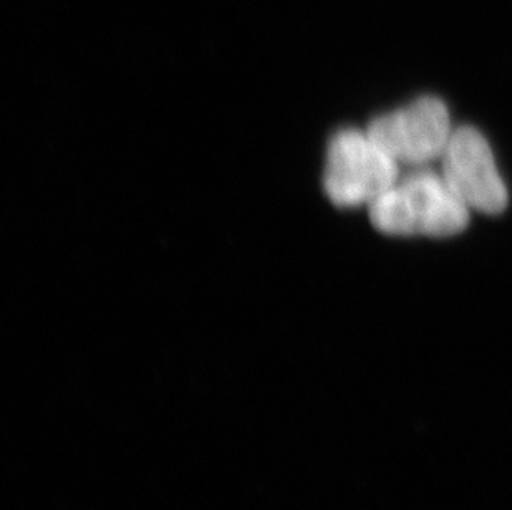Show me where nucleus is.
Returning <instances> with one entry per match:
<instances>
[{"label":"nucleus","mask_w":512,"mask_h":510,"mask_svg":"<svg viewBox=\"0 0 512 510\" xmlns=\"http://www.w3.org/2000/svg\"><path fill=\"white\" fill-rule=\"evenodd\" d=\"M368 209L375 229L388 236H456L471 212L441 174L423 168L400 176Z\"/></svg>","instance_id":"1"},{"label":"nucleus","mask_w":512,"mask_h":510,"mask_svg":"<svg viewBox=\"0 0 512 510\" xmlns=\"http://www.w3.org/2000/svg\"><path fill=\"white\" fill-rule=\"evenodd\" d=\"M440 161L441 176L469 209L496 216L508 207V188L493 150L476 128L461 126L453 131Z\"/></svg>","instance_id":"4"},{"label":"nucleus","mask_w":512,"mask_h":510,"mask_svg":"<svg viewBox=\"0 0 512 510\" xmlns=\"http://www.w3.org/2000/svg\"><path fill=\"white\" fill-rule=\"evenodd\" d=\"M367 131L400 166L423 168L441 159L455 130L451 128L448 108L440 98L421 97L378 116Z\"/></svg>","instance_id":"3"},{"label":"nucleus","mask_w":512,"mask_h":510,"mask_svg":"<svg viewBox=\"0 0 512 510\" xmlns=\"http://www.w3.org/2000/svg\"><path fill=\"white\" fill-rule=\"evenodd\" d=\"M400 179V164L368 131L342 130L330 140L324 189L339 207L370 206Z\"/></svg>","instance_id":"2"}]
</instances>
